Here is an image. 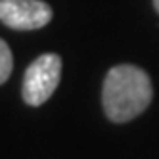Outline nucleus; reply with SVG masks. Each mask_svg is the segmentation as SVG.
<instances>
[{
    "label": "nucleus",
    "instance_id": "1",
    "mask_svg": "<svg viewBox=\"0 0 159 159\" xmlns=\"http://www.w3.org/2000/svg\"><path fill=\"white\" fill-rule=\"evenodd\" d=\"M153 98L152 79L130 63L111 67L102 86L104 113L113 123H127L148 109Z\"/></svg>",
    "mask_w": 159,
    "mask_h": 159
},
{
    "label": "nucleus",
    "instance_id": "2",
    "mask_svg": "<svg viewBox=\"0 0 159 159\" xmlns=\"http://www.w3.org/2000/svg\"><path fill=\"white\" fill-rule=\"evenodd\" d=\"M61 79V58L58 54H42L33 61L23 77V94L25 104L42 106L54 94Z\"/></svg>",
    "mask_w": 159,
    "mask_h": 159
},
{
    "label": "nucleus",
    "instance_id": "3",
    "mask_svg": "<svg viewBox=\"0 0 159 159\" xmlns=\"http://www.w3.org/2000/svg\"><path fill=\"white\" fill-rule=\"evenodd\" d=\"M52 8L42 0H0V21L16 31H35L48 25Z\"/></svg>",
    "mask_w": 159,
    "mask_h": 159
},
{
    "label": "nucleus",
    "instance_id": "4",
    "mask_svg": "<svg viewBox=\"0 0 159 159\" xmlns=\"http://www.w3.org/2000/svg\"><path fill=\"white\" fill-rule=\"evenodd\" d=\"M12 69H14L12 50H10V46L0 39V84H4L8 81V77L12 75Z\"/></svg>",
    "mask_w": 159,
    "mask_h": 159
},
{
    "label": "nucleus",
    "instance_id": "5",
    "mask_svg": "<svg viewBox=\"0 0 159 159\" xmlns=\"http://www.w3.org/2000/svg\"><path fill=\"white\" fill-rule=\"evenodd\" d=\"M153 6H155V10H157V14H159V0H153Z\"/></svg>",
    "mask_w": 159,
    "mask_h": 159
}]
</instances>
